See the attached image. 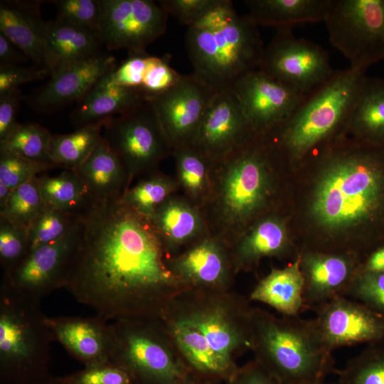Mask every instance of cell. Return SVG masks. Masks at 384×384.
I'll return each instance as SVG.
<instances>
[{
    "label": "cell",
    "mask_w": 384,
    "mask_h": 384,
    "mask_svg": "<svg viewBox=\"0 0 384 384\" xmlns=\"http://www.w3.org/2000/svg\"><path fill=\"white\" fill-rule=\"evenodd\" d=\"M38 183L46 207L81 215L96 203L73 170L65 169L54 176H40Z\"/></svg>",
    "instance_id": "29"
},
{
    "label": "cell",
    "mask_w": 384,
    "mask_h": 384,
    "mask_svg": "<svg viewBox=\"0 0 384 384\" xmlns=\"http://www.w3.org/2000/svg\"><path fill=\"white\" fill-rule=\"evenodd\" d=\"M176 268L185 279L210 284L223 279L226 270L225 256L219 242L205 238L181 256Z\"/></svg>",
    "instance_id": "31"
},
{
    "label": "cell",
    "mask_w": 384,
    "mask_h": 384,
    "mask_svg": "<svg viewBox=\"0 0 384 384\" xmlns=\"http://www.w3.org/2000/svg\"><path fill=\"white\" fill-rule=\"evenodd\" d=\"M304 278L300 254L282 269H273L250 294V299L266 304L284 316H299L304 310Z\"/></svg>",
    "instance_id": "25"
},
{
    "label": "cell",
    "mask_w": 384,
    "mask_h": 384,
    "mask_svg": "<svg viewBox=\"0 0 384 384\" xmlns=\"http://www.w3.org/2000/svg\"><path fill=\"white\" fill-rule=\"evenodd\" d=\"M146 100L140 89L110 86L100 80L71 111L70 122L77 129L105 122Z\"/></svg>",
    "instance_id": "24"
},
{
    "label": "cell",
    "mask_w": 384,
    "mask_h": 384,
    "mask_svg": "<svg viewBox=\"0 0 384 384\" xmlns=\"http://www.w3.org/2000/svg\"><path fill=\"white\" fill-rule=\"evenodd\" d=\"M105 122L84 126L69 134H53L48 153L55 168L73 170L81 165L102 139Z\"/></svg>",
    "instance_id": "32"
},
{
    "label": "cell",
    "mask_w": 384,
    "mask_h": 384,
    "mask_svg": "<svg viewBox=\"0 0 384 384\" xmlns=\"http://www.w3.org/2000/svg\"><path fill=\"white\" fill-rule=\"evenodd\" d=\"M30 250L28 228L0 215V263L3 275L20 265Z\"/></svg>",
    "instance_id": "41"
},
{
    "label": "cell",
    "mask_w": 384,
    "mask_h": 384,
    "mask_svg": "<svg viewBox=\"0 0 384 384\" xmlns=\"http://www.w3.org/2000/svg\"><path fill=\"white\" fill-rule=\"evenodd\" d=\"M230 89L257 134L268 132L287 120L306 96L259 69L242 76Z\"/></svg>",
    "instance_id": "16"
},
{
    "label": "cell",
    "mask_w": 384,
    "mask_h": 384,
    "mask_svg": "<svg viewBox=\"0 0 384 384\" xmlns=\"http://www.w3.org/2000/svg\"><path fill=\"white\" fill-rule=\"evenodd\" d=\"M42 1H0V33L23 51L36 66L43 68L46 22L41 16Z\"/></svg>",
    "instance_id": "22"
},
{
    "label": "cell",
    "mask_w": 384,
    "mask_h": 384,
    "mask_svg": "<svg viewBox=\"0 0 384 384\" xmlns=\"http://www.w3.org/2000/svg\"><path fill=\"white\" fill-rule=\"evenodd\" d=\"M54 341L84 366L111 361L114 347L112 323L95 316H47Z\"/></svg>",
    "instance_id": "19"
},
{
    "label": "cell",
    "mask_w": 384,
    "mask_h": 384,
    "mask_svg": "<svg viewBox=\"0 0 384 384\" xmlns=\"http://www.w3.org/2000/svg\"><path fill=\"white\" fill-rule=\"evenodd\" d=\"M177 384H201V383H196V382H193V381H188V379L186 378V380L177 383Z\"/></svg>",
    "instance_id": "57"
},
{
    "label": "cell",
    "mask_w": 384,
    "mask_h": 384,
    "mask_svg": "<svg viewBox=\"0 0 384 384\" xmlns=\"http://www.w3.org/2000/svg\"><path fill=\"white\" fill-rule=\"evenodd\" d=\"M80 238L81 217L63 238L33 249L14 270L3 275L0 289L41 302L65 288Z\"/></svg>",
    "instance_id": "11"
},
{
    "label": "cell",
    "mask_w": 384,
    "mask_h": 384,
    "mask_svg": "<svg viewBox=\"0 0 384 384\" xmlns=\"http://www.w3.org/2000/svg\"><path fill=\"white\" fill-rule=\"evenodd\" d=\"M58 378L63 384H139L130 372L112 361L87 366Z\"/></svg>",
    "instance_id": "42"
},
{
    "label": "cell",
    "mask_w": 384,
    "mask_h": 384,
    "mask_svg": "<svg viewBox=\"0 0 384 384\" xmlns=\"http://www.w3.org/2000/svg\"><path fill=\"white\" fill-rule=\"evenodd\" d=\"M164 247L188 242L207 230L201 210L188 201L168 198L149 219Z\"/></svg>",
    "instance_id": "27"
},
{
    "label": "cell",
    "mask_w": 384,
    "mask_h": 384,
    "mask_svg": "<svg viewBox=\"0 0 384 384\" xmlns=\"http://www.w3.org/2000/svg\"><path fill=\"white\" fill-rule=\"evenodd\" d=\"M148 174L134 186L129 187L120 199L133 210L150 219L155 210L174 196L178 183L156 171Z\"/></svg>",
    "instance_id": "35"
},
{
    "label": "cell",
    "mask_w": 384,
    "mask_h": 384,
    "mask_svg": "<svg viewBox=\"0 0 384 384\" xmlns=\"http://www.w3.org/2000/svg\"><path fill=\"white\" fill-rule=\"evenodd\" d=\"M346 127L363 144L384 146V79L366 76Z\"/></svg>",
    "instance_id": "28"
},
{
    "label": "cell",
    "mask_w": 384,
    "mask_h": 384,
    "mask_svg": "<svg viewBox=\"0 0 384 384\" xmlns=\"http://www.w3.org/2000/svg\"><path fill=\"white\" fill-rule=\"evenodd\" d=\"M150 55H129L119 65L104 75L100 81L110 86H119L139 89L149 61Z\"/></svg>",
    "instance_id": "47"
},
{
    "label": "cell",
    "mask_w": 384,
    "mask_h": 384,
    "mask_svg": "<svg viewBox=\"0 0 384 384\" xmlns=\"http://www.w3.org/2000/svg\"><path fill=\"white\" fill-rule=\"evenodd\" d=\"M333 0H248V16L259 26L292 28L324 22Z\"/></svg>",
    "instance_id": "26"
},
{
    "label": "cell",
    "mask_w": 384,
    "mask_h": 384,
    "mask_svg": "<svg viewBox=\"0 0 384 384\" xmlns=\"http://www.w3.org/2000/svg\"><path fill=\"white\" fill-rule=\"evenodd\" d=\"M324 23L350 68L366 70L384 60V0H333Z\"/></svg>",
    "instance_id": "9"
},
{
    "label": "cell",
    "mask_w": 384,
    "mask_h": 384,
    "mask_svg": "<svg viewBox=\"0 0 384 384\" xmlns=\"http://www.w3.org/2000/svg\"><path fill=\"white\" fill-rule=\"evenodd\" d=\"M216 91L193 73L149 99L173 150L192 144Z\"/></svg>",
    "instance_id": "14"
},
{
    "label": "cell",
    "mask_w": 384,
    "mask_h": 384,
    "mask_svg": "<svg viewBox=\"0 0 384 384\" xmlns=\"http://www.w3.org/2000/svg\"><path fill=\"white\" fill-rule=\"evenodd\" d=\"M52 134L37 123H18L11 133L0 142V151L55 168L48 153Z\"/></svg>",
    "instance_id": "36"
},
{
    "label": "cell",
    "mask_w": 384,
    "mask_h": 384,
    "mask_svg": "<svg viewBox=\"0 0 384 384\" xmlns=\"http://www.w3.org/2000/svg\"><path fill=\"white\" fill-rule=\"evenodd\" d=\"M314 384H329V383H325V381H322V382L316 383H314ZM330 384H334V383H330Z\"/></svg>",
    "instance_id": "58"
},
{
    "label": "cell",
    "mask_w": 384,
    "mask_h": 384,
    "mask_svg": "<svg viewBox=\"0 0 384 384\" xmlns=\"http://www.w3.org/2000/svg\"><path fill=\"white\" fill-rule=\"evenodd\" d=\"M190 319L203 334L220 363L232 373L230 354L244 342L241 335L219 311H210Z\"/></svg>",
    "instance_id": "37"
},
{
    "label": "cell",
    "mask_w": 384,
    "mask_h": 384,
    "mask_svg": "<svg viewBox=\"0 0 384 384\" xmlns=\"http://www.w3.org/2000/svg\"><path fill=\"white\" fill-rule=\"evenodd\" d=\"M182 75L171 67L169 58L150 56L139 89L150 99L174 86Z\"/></svg>",
    "instance_id": "46"
},
{
    "label": "cell",
    "mask_w": 384,
    "mask_h": 384,
    "mask_svg": "<svg viewBox=\"0 0 384 384\" xmlns=\"http://www.w3.org/2000/svg\"><path fill=\"white\" fill-rule=\"evenodd\" d=\"M238 15L230 1L218 0L211 9L191 26L205 29L218 28L231 22Z\"/></svg>",
    "instance_id": "51"
},
{
    "label": "cell",
    "mask_w": 384,
    "mask_h": 384,
    "mask_svg": "<svg viewBox=\"0 0 384 384\" xmlns=\"http://www.w3.org/2000/svg\"><path fill=\"white\" fill-rule=\"evenodd\" d=\"M111 323L114 334L111 361L130 372L139 384H177L187 378L154 332L128 319Z\"/></svg>",
    "instance_id": "13"
},
{
    "label": "cell",
    "mask_w": 384,
    "mask_h": 384,
    "mask_svg": "<svg viewBox=\"0 0 384 384\" xmlns=\"http://www.w3.org/2000/svg\"><path fill=\"white\" fill-rule=\"evenodd\" d=\"M230 384H280L279 380L261 364L248 366L241 373L233 375Z\"/></svg>",
    "instance_id": "52"
},
{
    "label": "cell",
    "mask_w": 384,
    "mask_h": 384,
    "mask_svg": "<svg viewBox=\"0 0 384 384\" xmlns=\"http://www.w3.org/2000/svg\"><path fill=\"white\" fill-rule=\"evenodd\" d=\"M73 171L96 203L120 199L129 188L126 169L103 137L88 158Z\"/></svg>",
    "instance_id": "23"
},
{
    "label": "cell",
    "mask_w": 384,
    "mask_h": 384,
    "mask_svg": "<svg viewBox=\"0 0 384 384\" xmlns=\"http://www.w3.org/2000/svg\"><path fill=\"white\" fill-rule=\"evenodd\" d=\"M151 220L121 199L81 216V238L65 287L108 321L147 311L172 282Z\"/></svg>",
    "instance_id": "1"
},
{
    "label": "cell",
    "mask_w": 384,
    "mask_h": 384,
    "mask_svg": "<svg viewBox=\"0 0 384 384\" xmlns=\"http://www.w3.org/2000/svg\"><path fill=\"white\" fill-rule=\"evenodd\" d=\"M177 183L188 201L201 208L210 191L211 162L191 145L174 149Z\"/></svg>",
    "instance_id": "30"
},
{
    "label": "cell",
    "mask_w": 384,
    "mask_h": 384,
    "mask_svg": "<svg viewBox=\"0 0 384 384\" xmlns=\"http://www.w3.org/2000/svg\"><path fill=\"white\" fill-rule=\"evenodd\" d=\"M11 191L5 184L0 182V213L4 210Z\"/></svg>",
    "instance_id": "55"
},
{
    "label": "cell",
    "mask_w": 384,
    "mask_h": 384,
    "mask_svg": "<svg viewBox=\"0 0 384 384\" xmlns=\"http://www.w3.org/2000/svg\"><path fill=\"white\" fill-rule=\"evenodd\" d=\"M103 46L98 31L56 18L46 22L43 68L50 77L99 55Z\"/></svg>",
    "instance_id": "21"
},
{
    "label": "cell",
    "mask_w": 384,
    "mask_h": 384,
    "mask_svg": "<svg viewBox=\"0 0 384 384\" xmlns=\"http://www.w3.org/2000/svg\"><path fill=\"white\" fill-rule=\"evenodd\" d=\"M300 259L306 310L344 296L359 270L343 254L309 251L301 253Z\"/></svg>",
    "instance_id": "20"
},
{
    "label": "cell",
    "mask_w": 384,
    "mask_h": 384,
    "mask_svg": "<svg viewBox=\"0 0 384 384\" xmlns=\"http://www.w3.org/2000/svg\"><path fill=\"white\" fill-rule=\"evenodd\" d=\"M81 215L45 206L28 228L30 252L63 238Z\"/></svg>",
    "instance_id": "40"
},
{
    "label": "cell",
    "mask_w": 384,
    "mask_h": 384,
    "mask_svg": "<svg viewBox=\"0 0 384 384\" xmlns=\"http://www.w3.org/2000/svg\"><path fill=\"white\" fill-rule=\"evenodd\" d=\"M31 384H63V383H61L58 377H53L49 375L45 378H43Z\"/></svg>",
    "instance_id": "56"
},
{
    "label": "cell",
    "mask_w": 384,
    "mask_h": 384,
    "mask_svg": "<svg viewBox=\"0 0 384 384\" xmlns=\"http://www.w3.org/2000/svg\"><path fill=\"white\" fill-rule=\"evenodd\" d=\"M287 247V235L283 223L275 218H267L242 235L236 255L241 263L247 264L263 257L281 255Z\"/></svg>",
    "instance_id": "33"
},
{
    "label": "cell",
    "mask_w": 384,
    "mask_h": 384,
    "mask_svg": "<svg viewBox=\"0 0 384 384\" xmlns=\"http://www.w3.org/2000/svg\"><path fill=\"white\" fill-rule=\"evenodd\" d=\"M21 97L19 87L0 94V142L6 138L18 124L16 115Z\"/></svg>",
    "instance_id": "50"
},
{
    "label": "cell",
    "mask_w": 384,
    "mask_h": 384,
    "mask_svg": "<svg viewBox=\"0 0 384 384\" xmlns=\"http://www.w3.org/2000/svg\"><path fill=\"white\" fill-rule=\"evenodd\" d=\"M103 138L124 165L129 184L135 177L156 171L173 148L149 99L110 119Z\"/></svg>",
    "instance_id": "8"
},
{
    "label": "cell",
    "mask_w": 384,
    "mask_h": 384,
    "mask_svg": "<svg viewBox=\"0 0 384 384\" xmlns=\"http://www.w3.org/2000/svg\"><path fill=\"white\" fill-rule=\"evenodd\" d=\"M366 73L350 67L336 70L307 95L287 120L271 129L277 131L279 146L292 157L301 159L344 127Z\"/></svg>",
    "instance_id": "6"
},
{
    "label": "cell",
    "mask_w": 384,
    "mask_h": 384,
    "mask_svg": "<svg viewBox=\"0 0 384 384\" xmlns=\"http://www.w3.org/2000/svg\"><path fill=\"white\" fill-rule=\"evenodd\" d=\"M313 213L322 225L341 228L384 220V146L334 154L321 178Z\"/></svg>",
    "instance_id": "2"
},
{
    "label": "cell",
    "mask_w": 384,
    "mask_h": 384,
    "mask_svg": "<svg viewBox=\"0 0 384 384\" xmlns=\"http://www.w3.org/2000/svg\"><path fill=\"white\" fill-rule=\"evenodd\" d=\"M29 61L23 51L0 33V68L23 65Z\"/></svg>",
    "instance_id": "53"
},
{
    "label": "cell",
    "mask_w": 384,
    "mask_h": 384,
    "mask_svg": "<svg viewBox=\"0 0 384 384\" xmlns=\"http://www.w3.org/2000/svg\"><path fill=\"white\" fill-rule=\"evenodd\" d=\"M344 296L384 316V272L358 273Z\"/></svg>",
    "instance_id": "44"
},
{
    "label": "cell",
    "mask_w": 384,
    "mask_h": 384,
    "mask_svg": "<svg viewBox=\"0 0 384 384\" xmlns=\"http://www.w3.org/2000/svg\"><path fill=\"white\" fill-rule=\"evenodd\" d=\"M53 168L10 152L0 151V182L11 191L38 176V174Z\"/></svg>",
    "instance_id": "43"
},
{
    "label": "cell",
    "mask_w": 384,
    "mask_h": 384,
    "mask_svg": "<svg viewBox=\"0 0 384 384\" xmlns=\"http://www.w3.org/2000/svg\"><path fill=\"white\" fill-rule=\"evenodd\" d=\"M173 332L184 356L196 371L212 376H230V371L220 363L191 319L176 322Z\"/></svg>",
    "instance_id": "34"
},
{
    "label": "cell",
    "mask_w": 384,
    "mask_h": 384,
    "mask_svg": "<svg viewBox=\"0 0 384 384\" xmlns=\"http://www.w3.org/2000/svg\"><path fill=\"white\" fill-rule=\"evenodd\" d=\"M336 374L334 384H384V343L368 345Z\"/></svg>",
    "instance_id": "38"
},
{
    "label": "cell",
    "mask_w": 384,
    "mask_h": 384,
    "mask_svg": "<svg viewBox=\"0 0 384 384\" xmlns=\"http://www.w3.org/2000/svg\"><path fill=\"white\" fill-rule=\"evenodd\" d=\"M258 69L306 95L336 71L328 52L316 43L294 36L292 28H277L264 48Z\"/></svg>",
    "instance_id": "10"
},
{
    "label": "cell",
    "mask_w": 384,
    "mask_h": 384,
    "mask_svg": "<svg viewBox=\"0 0 384 384\" xmlns=\"http://www.w3.org/2000/svg\"><path fill=\"white\" fill-rule=\"evenodd\" d=\"M115 58L102 52L71 65L49 77V80L26 97L38 112L51 113L80 101L106 74L117 67Z\"/></svg>",
    "instance_id": "18"
},
{
    "label": "cell",
    "mask_w": 384,
    "mask_h": 384,
    "mask_svg": "<svg viewBox=\"0 0 384 384\" xmlns=\"http://www.w3.org/2000/svg\"><path fill=\"white\" fill-rule=\"evenodd\" d=\"M186 46L193 73L216 90L230 89L258 69L265 48L258 26L247 14L218 28L188 27Z\"/></svg>",
    "instance_id": "7"
},
{
    "label": "cell",
    "mask_w": 384,
    "mask_h": 384,
    "mask_svg": "<svg viewBox=\"0 0 384 384\" xmlns=\"http://www.w3.org/2000/svg\"><path fill=\"white\" fill-rule=\"evenodd\" d=\"M256 329L260 364L280 384H314L336 373L332 351L323 343L313 319L265 316Z\"/></svg>",
    "instance_id": "4"
},
{
    "label": "cell",
    "mask_w": 384,
    "mask_h": 384,
    "mask_svg": "<svg viewBox=\"0 0 384 384\" xmlns=\"http://www.w3.org/2000/svg\"><path fill=\"white\" fill-rule=\"evenodd\" d=\"M40 303L0 289L1 384H31L50 375L54 339Z\"/></svg>",
    "instance_id": "5"
},
{
    "label": "cell",
    "mask_w": 384,
    "mask_h": 384,
    "mask_svg": "<svg viewBox=\"0 0 384 384\" xmlns=\"http://www.w3.org/2000/svg\"><path fill=\"white\" fill-rule=\"evenodd\" d=\"M384 272V245L375 248L368 255L363 265L359 267L358 272Z\"/></svg>",
    "instance_id": "54"
},
{
    "label": "cell",
    "mask_w": 384,
    "mask_h": 384,
    "mask_svg": "<svg viewBox=\"0 0 384 384\" xmlns=\"http://www.w3.org/2000/svg\"><path fill=\"white\" fill-rule=\"evenodd\" d=\"M57 18L99 32L101 0H55Z\"/></svg>",
    "instance_id": "45"
},
{
    "label": "cell",
    "mask_w": 384,
    "mask_h": 384,
    "mask_svg": "<svg viewBox=\"0 0 384 384\" xmlns=\"http://www.w3.org/2000/svg\"><path fill=\"white\" fill-rule=\"evenodd\" d=\"M265 133L211 162L210 191L202 213L211 233L233 240L266 203L271 191Z\"/></svg>",
    "instance_id": "3"
},
{
    "label": "cell",
    "mask_w": 384,
    "mask_h": 384,
    "mask_svg": "<svg viewBox=\"0 0 384 384\" xmlns=\"http://www.w3.org/2000/svg\"><path fill=\"white\" fill-rule=\"evenodd\" d=\"M323 343L331 351L358 344L384 343V316L345 296L312 309Z\"/></svg>",
    "instance_id": "15"
},
{
    "label": "cell",
    "mask_w": 384,
    "mask_h": 384,
    "mask_svg": "<svg viewBox=\"0 0 384 384\" xmlns=\"http://www.w3.org/2000/svg\"><path fill=\"white\" fill-rule=\"evenodd\" d=\"M38 176L14 188L4 210L0 213L14 223L28 228L44 208Z\"/></svg>",
    "instance_id": "39"
},
{
    "label": "cell",
    "mask_w": 384,
    "mask_h": 384,
    "mask_svg": "<svg viewBox=\"0 0 384 384\" xmlns=\"http://www.w3.org/2000/svg\"><path fill=\"white\" fill-rule=\"evenodd\" d=\"M255 134L233 91L231 89L217 90L191 146L213 162Z\"/></svg>",
    "instance_id": "17"
},
{
    "label": "cell",
    "mask_w": 384,
    "mask_h": 384,
    "mask_svg": "<svg viewBox=\"0 0 384 384\" xmlns=\"http://www.w3.org/2000/svg\"><path fill=\"white\" fill-rule=\"evenodd\" d=\"M99 33L107 50L146 55V47L166 30L168 14L151 0H101Z\"/></svg>",
    "instance_id": "12"
},
{
    "label": "cell",
    "mask_w": 384,
    "mask_h": 384,
    "mask_svg": "<svg viewBox=\"0 0 384 384\" xmlns=\"http://www.w3.org/2000/svg\"><path fill=\"white\" fill-rule=\"evenodd\" d=\"M46 77H49L46 69L38 66L13 65L0 68V94Z\"/></svg>",
    "instance_id": "49"
},
{
    "label": "cell",
    "mask_w": 384,
    "mask_h": 384,
    "mask_svg": "<svg viewBox=\"0 0 384 384\" xmlns=\"http://www.w3.org/2000/svg\"><path fill=\"white\" fill-rule=\"evenodd\" d=\"M218 0H163L160 6L168 14L174 16L188 27L197 22Z\"/></svg>",
    "instance_id": "48"
}]
</instances>
